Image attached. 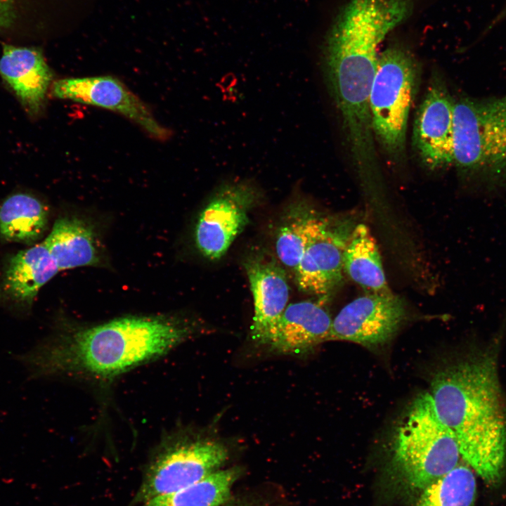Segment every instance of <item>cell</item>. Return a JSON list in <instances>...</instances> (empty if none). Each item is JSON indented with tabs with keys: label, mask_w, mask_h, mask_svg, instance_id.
<instances>
[{
	"label": "cell",
	"mask_w": 506,
	"mask_h": 506,
	"mask_svg": "<svg viewBox=\"0 0 506 506\" xmlns=\"http://www.w3.org/2000/svg\"><path fill=\"white\" fill-rule=\"evenodd\" d=\"M193 327L174 316H124L60 330L14 358L29 380L62 375L107 379L167 353L190 337Z\"/></svg>",
	"instance_id": "1"
},
{
	"label": "cell",
	"mask_w": 506,
	"mask_h": 506,
	"mask_svg": "<svg viewBox=\"0 0 506 506\" xmlns=\"http://www.w3.org/2000/svg\"><path fill=\"white\" fill-rule=\"evenodd\" d=\"M429 394L462 460L486 484L498 483L506 461V416L495 353L484 351L441 368Z\"/></svg>",
	"instance_id": "2"
},
{
	"label": "cell",
	"mask_w": 506,
	"mask_h": 506,
	"mask_svg": "<svg viewBox=\"0 0 506 506\" xmlns=\"http://www.w3.org/2000/svg\"><path fill=\"white\" fill-rule=\"evenodd\" d=\"M454 435L438 416L429 392L419 394L396 426L390 468L396 486L421 493L459 464Z\"/></svg>",
	"instance_id": "3"
},
{
	"label": "cell",
	"mask_w": 506,
	"mask_h": 506,
	"mask_svg": "<svg viewBox=\"0 0 506 506\" xmlns=\"http://www.w3.org/2000/svg\"><path fill=\"white\" fill-rule=\"evenodd\" d=\"M453 163L487 189L506 183V96L455 101Z\"/></svg>",
	"instance_id": "4"
},
{
	"label": "cell",
	"mask_w": 506,
	"mask_h": 506,
	"mask_svg": "<svg viewBox=\"0 0 506 506\" xmlns=\"http://www.w3.org/2000/svg\"><path fill=\"white\" fill-rule=\"evenodd\" d=\"M417 79L416 62L398 46L378 56L370 95V112L375 138L390 155L404 150L408 115Z\"/></svg>",
	"instance_id": "5"
},
{
	"label": "cell",
	"mask_w": 506,
	"mask_h": 506,
	"mask_svg": "<svg viewBox=\"0 0 506 506\" xmlns=\"http://www.w3.org/2000/svg\"><path fill=\"white\" fill-rule=\"evenodd\" d=\"M226 446L208 438L174 436L164 439L148 461L129 506L188 487L219 469Z\"/></svg>",
	"instance_id": "6"
},
{
	"label": "cell",
	"mask_w": 506,
	"mask_h": 506,
	"mask_svg": "<svg viewBox=\"0 0 506 506\" xmlns=\"http://www.w3.org/2000/svg\"><path fill=\"white\" fill-rule=\"evenodd\" d=\"M261 197L249 180L221 185L200 213L195 229L200 252L210 260L221 259L249 222V212Z\"/></svg>",
	"instance_id": "7"
},
{
	"label": "cell",
	"mask_w": 506,
	"mask_h": 506,
	"mask_svg": "<svg viewBox=\"0 0 506 506\" xmlns=\"http://www.w3.org/2000/svg\"><path fill=\"white\" fill-rule=\"evenodd\" d=\"M404 301L392 292L361 296L332 319L330 341H346L368 349L389 342L407 319Z\"/></svg>",
	"instance_id": "8"
},
{
	"label": "cell",
	"mask_w": 506,
	"mask_h": 506,
	"mask_svg": "<svg viewBox=\"0 0 506 506\" xmlns=\"http://www.w3.org/2000/svg\"><path fill=\"white\" fill-rule=\"evenodd\" d=\"M53 96L106 108L131 119L153 137L164 140L169 131L146 105L119 80L110 76L66 78L51 86Z\"/></svg>",
	"instance_id": "9"
},
{
	"label": "cell",
	"mask_w": 506,
	"mask_h": 506,
	"mask_svg": "<svg viewBox=\"0 0 506 506\" xmlns=\"http://www.w3.org/2000/svg\"><path fill=\"white\" fill-rule=\"evenodd\" d=\"M454 103L446 84L434 78L418 110L413 142L424 164L438 170L453 163Z\"/></svg>",
	"instance_id": "10"
},
{
	"label": "cell",
	"mask_w": 506,
	"mask_h": 506,
	"mask_svg": "<svg viewBox=\"0 0 506 506\" xmlns=\"http://www.w3.org/2000/svg\"><path fill=\"white\" fill-rule=\"evenodd\" d=\"M353 227L349 221H331L311 242L294 272L301 291L325 299L341 287L344 252Z\"/></svg>",
	"instance_id": "11"
},
{
	"label": "cell",
	"mask_w": 506,
	"mask_h": 506,
	"mask_svg": "<svg viewBox=\"0 0 506 506\" xmlns=\"http://www.w3.org/2000/svg\"><path fill=\"white\" fill-rule=\"evenodd\" d=\"M254 301L252 339L268 345L275 325L288 305L289 285L284 269L272 258L255 255L244 264Z\"/></svg>",
	"instance_id": "12"
},
{
	"label": "cell",
	"mask_w": 506,
	"mask_h": 506,
	"mask_svg": "<svg viewBox=\"0 0 506 506\" xmlns=\"http://www.w3.org/2000/svg\"><path fill=\"white\" fill-rule=\"evenodd\" d=\"M0 75L32 118L43 112L53 79L42 51L37 47L3 44Z\"/></svg>",
	"instance_id": "13"
},
{
	"label": "cell",
	"mask_w": 506,
	"mask_h": 506,
	"mask_svg": "<svg viewBox=\"0 0 506 506\" xmlns=\"http://www.w3.org/2000/svg\"><path fill=\"white\" fill-rule=\"evenodd\" d=\"M332 323L320 300L290 304L280 317L267 346L275 353L304 355L330 341Z\"/></svg>",
	"instance_id": "14"
},
{
	"label": "cell",
	"mask_w": 506,
	"mask_h": 506,
	"mask_svg": "<svg viewBox=\"0 0 506 506\" xmlns=\"http://www.w3.org/2000/svg\"><path fill=\"white\" fill-rule=\"evenodd\" d=\"M59 271L44 243L20 250L9 260L1 290L14 305L29 309L39 290Z\"/></svg>",
	"instance_id": "15"
},
{
	"label": "cell",
	"mask_w": 506,
	"mask_h": 506,
	"mask_svg": "<svg viewBox=\"0 0 506 506\" xmlns=\"http://www.w3.org/2000/svg\"><path fill=\"white\" fill-rule=\"evenodd\" d=\"M43 242L59 271L96 266L100 262L94 228L77 216L57 219Z\"/></svg>",
	"instance_id": "16"
},
{
	"label": "cell",
	"mask_w": 506,
	"mask_h": 506,
	"mask_svg": "<svg viewBox=\"0 0 506 506\" xmlns=\"http://www.w3.org/2000/svg\"><path fill=\"white\" fill-rule=\"evenodd\" d=\"M343 264L349 278L368 293L391 292L377 243L366 225L353 227L344 249Z\"/></svg>",
	"instance_id": "17"
},
{
	"label": "cell",
	"mask_w": 506,
	"mask_h": 506,
	"mask_svg": "<svg viewBox=\"0 0 506 506\" xmlns=\"http://www.w3.org/2000/svg\"><path fill=\"white\" fill-rule=\"evenodd\" d=\"M48 219L46 206L37 197L12 194L0 205V236L8 242L32 245L44 234Z\"/></svg>",
	"instance_id": "18"
},
{
	"label": "cell",
	"mask_w": 506,
	"mask_h": 506,
	"mask_svg": "<svg viewBox=\"0 0 506 506\" xmlns=\"http://www.w3.org/2000/svg\"><path fill=\"white\" fill-rule=\"evenodd\" d=\"M292 208L278 230L275 250L280 262L294 272L308 246L331 221L304 203Z\"/></svg>",
	"instance_id": "19"
},
{
	"label": "cell",
	"mask_w": 506,
	"mask_h": 506,
	"mask_svg": "<svg viewBox=\"0 0 506 506\" xmlns=\"http://www.w3.org/2000/svg\"><path fill=\"white\" fill-rule=\"evenodd\" d=\"M238 475L235 468L219 469L188 487L155 497L139 506H221L231 499Z\"/></svg>",
	"instance_id": "20"
},
{
	"label": "cell",
	"mask_w": 506,
	"mask_h": 506,
	"mask_svg": "<svg viewBox=\"0 0 506 506\" xmlns=\"http://www.w3.org/2000/svg\"><path fill=\"white\" fill-rule=\"evenodd\" d=\"M415 506H472L476 498L475 472L458 464L420 493Z\"/></svg>",
	"instance_id": "21"
},
{
	"label": "cell",
	"mask_w": 506,
	"mask_h": 506,
	"mask_svg": "<svg viewBox=\"0 0 506 506\" xmlns=\"http://www.w3.org/2000/svg\"><path fill=\"white\" fill-rule=\"evenodd\" d=\"M19 0H0V31L11 27L18 17Z\"/></svg>",
	"instance_id": "22"
},
{
	"label": "cell",
	"mask_w": 506,
	"mask_h": 506,
	"mask_svg": "<svg viewBox=\"0 0 506 506\" xmlns=\"http://www.w3.org/2000/svg\"><path fill=\"white\" fill-rule=\"evenodd\" d=\"M505 18H506V5L501 10V11L499 13V14L496 15V17L494 18V20L491 22V25L487 28L488 29L492 28L493 26H495L496 24H498L499 22H500Z\"/></svg>",
	"instance_id": "23"
},
{
	"label": "cell",
	"mask_w": 506,
	"mask_h": 506,
	"mask_svg": "<svg viewBox=\"0 0 506 506\" xmlns=\"http://www.w3.org/2000/svg\"><path fill=\"white\" fill-rule=\"evenodd\" d=\"M221 506H259L253 504L228 500Z\"/></svg>",
	"instance_id": "24"
}]
</instances>
